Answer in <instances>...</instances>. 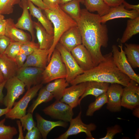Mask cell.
<instances>
[{"label":"cell","mask_w":139,"mask_h":139,"mask_svg":"<svg viewBox=\"0 0 139 139\" xmlns=\"http://www.w3.org/2000/svg\"><path fill=\"white\" fill-rule=\"evenodd\" d=\"M75 21L81 34L82 44L89 52L95 67L105 59L101 48L108 46L107 27L101 23L100 16L98 14L90 12L86 8L81 9L80 15Z\"/></svg>","instance_id":"obj_1"},{"label":"cell","mask_w":139,"mask_h":139,"mask_svg":"<svg viewBox=\"0 0 139 139\" xmlns=\"http://www.w3.org/2000/svg\"><path fill=\"white\" fill-rule=\"evenodd\" d=\"M105 59L97 66L84 71L77 76L70 84L72 85L91 81L116 83L124 87L129 83L131 79L121 72L114 62L112 52L104 55Z\"/></svg>","instance_id":"obj_2"},{"label":"cell","mask_w":139,"mask_h":139,"mask_svg":"<svg viewBox=\"0 0 139 139\" xmlns=\"http://www.w3.org/2000/svg\"><path fill=\"white\" fill-rule=\"evenodd\" d=\"M46 15L54 25V40L53 45L49 50L48 62L62 34L69 29L77 26L75 20L64 12L59 5L44 10Z\"/></svg>","instance_id":"obj_3"},{"label":"cell","mask_w":139,"mask_h":139,"mask_svg":"<svg viewBox=\"0 0 139 139\" xmlns=\"http://www.w3.org/2000/svg\"><path fill=\"white\" fill-rule=\"evenodd\" d=\"M48 63L42 73L41 83H48L58 79H65V66L60 53L56 48L54 50Z\"/></svg>","instance_id":"obj_4"},{"label":"cell","mask_w":139,"mask_h":139,"mask_svg":"<svg viewBox=\"0 0 139 139\" xmlns=\"http://www.w3.org/2000/svg\"><path fill=\"white\" fill-rule=\"evenodd\" d=\"M42 85V84L40 83L28 89L23 96L18 101L15 103L13 107L6 114L5 118L12 120L20 119L25 115L29 102L36 96Z\"/></svg>","instance_id":"obj_5"},{"label":"cell","mask_w":139,"mask_h":139,"mask_svg":"<svg viewBox=\"0 0 139 139\" xmlns=\"http://www.w3.org/2000/svg\"><path fill=\"white\" fill-rule=\"evenodd\" d=\"M25 84L16 76L7 80L4 87L7 92L3 101L6 107L10 109L12 108L15 100L25 91Z\"/></svg>","instance_id":"obj_6"},{"label":"cell","mask_w":139,"mask_h":139,"mask_svg":"<svg viewBox=\"0 0 139 139\" xmlns=\"http://www.w3.org/2000/svg\"><path fill=\"white\" fill-rule=\"evenodd\" d=\"M81 114L82 111L81 110L78 115L75 118H72L70 121V126L67 130L56 138L67 139L71 135L84 132L86 134L87 138L94 139L91 132L95 130L96 125L93 123L88 124L84 123L81 119Z\"/></svg>","instance_id":"obj_7"},{"label":"cell","mask_w":139,"mask_h":139,"mask_svg":"<svg viewBox=\"0 0 139 139\" xmlns=\"http://www.w3.org/2000/svg\"><path fill=\"white\" fill-rule=\"evenodd\" d=\"M118 46L120 51L116 45H113L112 47V57L115 64L121 72L139 84V75L135 72L128 62L123 49L122 44Z\"/></svg>","instance_id":"obj_8"},{"label":"cell","mask_w":139,"mask_h":139,"mask_svg":"<svg viewBox=\"0 0 139 139\" xmlns=\"http://www.w3.org/2000/svg\"><path fill=\"white\" fill-rule=\"evenodd\" d=\"M55 48L60 53L62 60L65 66L66 72V80L70 83L77 76L83 73L84 71L77 64L71 52L59 42L56 45Z\"/></svg>","instance_id":"obj_9"},{"label":"cell","mask_w":139,"mask_h":139,"mask_svg":"<svg viewBox=\"0 0 139 139\" xmlns=\"http://www.w3.org/2000/svg\"><path fill=\"white\" fill-rule=\"evenodd\" d=\"M73 109L60 100H56L44 109L43 111L53 118L68 122H70L73 118L74 115Z\"/></svg>","instance_id":"obj_10"},{"label":"cell","mask_w":139,"mask_h":139,"mask_svg":"<svg viewBox=\"0 0 139 139\" xmlns=\"http://www.w3.org/2000/svg\"><path fill=\"white\" fill-rule=\"evenodd\" d=\"M44 69L32 66L22 67L19 68L16 76L25 84L27 89L40 83Z\"/></svg>","instance_id":"obj_11"},{"label":"cell","mask_w":139,"mask_h":139,"mask_svg":"<svg viewBox=\"0 0 139 139\" xmlns=\"http://www.w3.org/2000/svg\"><path fill=\"white\" fill-rule=\"evenodd\" d=\"M121 106L131 110L139 106L138 83L131 80L123 88L121 98Z\"/></svg>","instance_id":"obj_12"},{"label":"cell","mask_w":139,"mask_h":139,"mask_svg":"<svg viewBox=\"0 0 139 139\" xmlns=\"http://www.w3.org/2000/svg\"><path fill=\"white\" fill-rule=\"evenodd\" d=\"M122 86L118 83H111L106 92L108 97L107 108L111 112H118L121 110V98L123 90Z\"/></svg>","instance_id":"obj_13"},{"label":"cell","mask_w":139,"mask_h":139,"mask_svg":"<svg viewBox=\"0 0 139 139\" xmlns=\"http://www.w3.org/2000/svg\"><path fill=\"white\" fill-rule=\"evenodd\" d=\"M87 84V82L72 85L66 88L60 100L68 104L73 108L80 104L79 98L83 94Z\"/></svg>","instance_id":"obj_14"},{"label":"cell","mask_w":139,"mask_h":139,"mask_svg":"<svg viewBox=\"0 0 139 139\" xmlns=\"http://www.w3.org/2000/svg\"><path fill=\"white\" fill-rule=\"evenodd\" d=\"M71 53L77 64L84 71L94 67L90 54L82 44L74 48Z\"/></svg>","instance_id":"obj_15"},{"label":"cell","mask_w":139,"mask_h":139,"mask_svg":"<svg viewBox=\"0 0 139 139\" xmlns=\"http://www.w3.org/2000/svg\"><path fill=\"white\" fill-rule=\"evenodd\" d=\"M58 42L70 52L74 48L82 44L81 34L77 25L65 32L61 36Z\"/></svg>","instance_id":"obj_16"},{"label":"cell","mask_w":139,"mask_h":139,"mask_svg":"<svg viewBox=\"0 0 139 139\" xmlns=\"http://www.w3.org/2000/svg\"><path fill=\"white\" fill-rule=\"evenodd\" d=\"M139 17V12L136 10H129L125 8L122 4L119 5L110 7L109 12L100 16L102 23L105 24L107 21L119 18L134 19Z\"/></svg>","instance_id":"obj_17"},{"label":"cell","mask_w":139,"mask_h":139,"mask_svg":"<svg viewBox=\"0 0 139 139\" xmlns=\"http://www.w3.org/2000/svg\"><path fill=\"white\" fill-rule=\"evenodd\" d=\"M20 5L23 9V12L21 17L15 24L18 28L26 30L31 35L32 41H34L35 37L33 30V22L32 20L29 12L27 0H22L20 3Z\"/></svg>","instance_id":"obj_18"},{"label":"cell","mask_w":139,"mask_h":139,"mask_svg":"<svg viewBox=\"0 0 139 139\" xmlns=\"http://www.w3.org/2000/svg\"><path fill=\"white\" fill-rule=\"evenodd\" d=\"M49 53V50L36 49L27 56L22 67H35L44 69L48 63Z\"/></svg>","instance_id":"obj_19"},{"label":"cell","mask_w":139,"mask_h":139,"mask_svg":"<svg viewBox=\"0 0 139 139\" xmlns=\"http://www.w3.org/2000/svg\"><path fill=\"white\" fill-rule=\"evenodd\" d=\"M6 20L5 35L9 38L11 41L24 43L30 41V37L27 33L15 26L13 19L9 18Z\"/></svg>","instance_id":"obj_20"},{"label":"cell","mask_w":139,"mask_h":139,"mask_svg":"<svg viewBox=\"0 0 139 139\" xmlns=\"http://www.w3.org/2000/svg\"><path fill=\"white\" fill-rule=\"evenodd\" d=\"M35 116L37 122V127L44 139L47 138L49 133L55 127L60 126L65 128L68 125L67 122L61 120L52 121L46 120L38 113L36 114Z\"/></svg>","instance_id":"obj_21"},{"label":"cell","mask_w":139,"mask_h":139,"mask_svg":"<svg viewBox=\"0 0 139 139\" xmlns=\"http://www.w3.org/2000/svg\"><path fill=\"white\" fill-rule=\"evenodd\" d=\"M33 25L36 31L39 48L49 50L53 43L54 34L48 33L39 22H33Z\"/></svg>","instance_id":"obj_22"},{"label":"cell","mask_w":139,"mask_h":139,"mask_svg":"<svg viewBox=\"0 0 139 139\" xmlns=\"http://www.w3.org/2000/svg\"><path fill=\"white\" fill-rule=\"evenodd\" d=\"M19 68L14 60L4 54H0V70L5 80L16 76Z\"/></svg>","instance_id":"obj_23"},{"label":"cell","mask_w":139,"mask_h":139,"mask_svg":"<svg viewBox=\"0 0 139 139\" xmlns=\"http://www.w3.org/2000/svg\"><path fill=\"white\" fill-rule=\"evenodd\" d=\"M109 86V83L91 81L87 82L86 86L85 91L80 98V103L81 100L87 95H91L96 98L100 95L106 92Z\"/></svg>","instance_id":"obj_24"},{"label":"cell","mask_w":139,"mask_h":139,"mask_svg":"<svg viewBox=\"0 0 139 139\" xmlns=\"http://www.w3.org/2000/svg\"><path fill=\"white\" fill-rule=\"evenodd\" d=\"M29 10L30 14L36 18L39 22L49 33L54 34V28L52 23L42 13L41 9L36 7L30 1H27Z\"/></svg>","instance_id":"obj_25"},{"label":"cell","mask_w":139,"mask_h":139,"mask_svg":"<svg viewBox=\"0 0 139 139\" xmlns=\"http://www.w3.org/2000/svg\"><path fill=\"white\" fill-rule=\"evenodd\" d=\"M69 85L65 78L56 79L49 82L45 87L46 89L51 93L56 100H60L62 98L67 87Z\"/></svg>","instance_id":"obj_26"},{"label":"cell","mask_w":139,"mask_h":139,"mask_svg":"<svg viewBox=\"0 0 139 139\" xmlns=\"http://www.w3.org/2000/svg\"><path fill=\"white\" fill-rule=\"evenodd\" d=\"M83 4L88 11L97 12L100 16L107 14L110 8L103 0H84Z\"/></svg>","instance_id":"obj_27"},{"label":"cell","mask_w":139,"mask_h":139,"mask_svg":"<svg viewBox=\"0 0 139 139\" xmlns=\"http://www.w3.org/2000/svg\"><path fill=\"white\" fill-rule=\"evenodd\" d=\"M124 53L127 59L132 68L139 67V45L125 43Z\"/></svg>","instance_id":"obj_28"},{"label":"cell","mask_w":139,"mask_h":139,"mask_svg":"<svg viewBox=\"0 0 139 139\" xmlns=\"http://www.w3.org/2000/svg\"><path fill=\"white\" fill-rule=\"evenodd\" d=\"M139 33V17L127 20L126 28L120 39L121 44L125 43L133 36Z\"/></svg>","instance_id":"obj_29"},{"label":"cell","mask_w":139,"mask_h":139,"mask_svg":"<svg viewBox=\"0 0 139 139\" xmlns=\"http://www.w3.org/2000/svg\"><path fill=\"white\" fill-rule=\"evenodd\" d=\"M79 0H73L59 5L60 8L75 21L79 17L81 9Z\"/></svg>","instance_id":"obj_30"},{"label":"cell","mask_w":139,"mask_h":139,"mask_svg":"<svg viewBox=\"0 0 139 139\" xmlns=\"http://www.w3.org/2000/svg\"><path fill=\"white\" fill-rule=\"evenodd\" d=\"M54 98L52 94L47 90L45 87L40 90L38 97L29 107L28 112L33 114L37 107L40 104L51 100Z\"/></svg>","instance_id":"obj_31"},{"label":"cell","mask_w":139,"mask_h":139,"mask_svg":"<svg viewBox=\"0 0 139 139\" xmlns=\"http://www.w3.org/2000/svg\"><path fill=\"white\" fill-rule=\"evenodd\" d=\"M107 102V93L105 92L100 95L96 98L94 102L89 104L86 113V116H93L96 111L100 109Z\"/></svg>","instance_id":"obj_32"},{"label":"cell","mask_w":139,"mask_h":139,"mask_svg":"<svg viewBox=\"0 0 139 139\" xmlns=\"http://www.w3.org/2000/svg\"><path fill=\"white\" fill-rule=\"evenodd\" d=\"M6 120L4 118L0 121V139H12L18 132L15 127L4 125Z\"/></svg>","instance_id":"obj_33"},{"label":"cell","mask_w":139,"mask_h":139,"mask_svg":"<svg viewBox=\"0 0 139 139\" xmlns=\"http://www.w3.org/2000/svg\"><path fill=\"white\" fill-rule=\"evenodd\" d=\"M23 43L11 41L4 54L14 60L15 57L20 52L21 46Z\"/></svg>","instance_id":"obj_34"},{"label":"cell","mask_w":139,"mask_h":139,"mask_svg":"<svg viewBox=\"0 0 139 139\" xmlns=\"http://www.w3.org/2000/svg\"><path fill=\"white\" fill-rule=\"evenodd\" d=\"M20 3V0H0V13L2 14L12 13L14 5Z\"/></svg>","instance_id":"obj_35"},{"label":"cell","mask_w":139,"mask_h":139,"mask_svg":"<svg viewBox=\"0 0 139 139\" xmlns=\"http://www.w3.org/2000/svg\"><path fill=\"white\" fill-rule=\"evenodd\" d=\"M20 119L24 131H29L36 126V123L33 120L32 113L28 112Z\"/></svg>","instance_id":"obj_36"},{"label":"cell","mask_w":139,"mask_h":139,"mask_svg":"<svg viewBox=\"0 0 139 139\" xmlns=\"http://www.w3.org/2000/svg\"><path fill=\"white\" fill-rule=\"evenodd\" d=\"M38 48L39 45L38 43H36L34 41H29L22 44L20 52L28 56Z\"/></svg>","instance_id":"obj_37"},{"label":"cell","mask_w":139,"mask_h":139,"mask_svg":"<svg viewBox=\"0 0 139 139\" xmlns=\"http://www.w3.org/2000/svg\"><path fill=\"white\" fill-rule=\"evenodd\" d=\"M122 129L118 125L107 128V133L105 136L100 139H112L116 134L121 132Z\"/></svg>","instance_id":"obj_38"},{"label":"cell","mask_w":139,"mask_h":139,"mask_svg":"<svg viewBox=\"0 0 139 139\" xmlns=\"http://www.w3.org/2000/svg\"><path fill=\"white\" fill-rule=\"evenodd\" d=\"M41 133L37 127L36 126L28 131L25 136V139H39L41 137Z\"/></svg>","instance_id":"obj_39"},{"label":"cell","mask_w":139,"mask_h":139,"mask_svg":"<svg viewBox=\"0 0 139 139\" xmlns=\"http://www.w3.org/2000/svg\"><path fill=\"white\" fill-rule=\"evenodd\" d=\"M11 41L10 39L5 35L0 36V54L4 53Z\"/></svg>","instance_id":"obj_40"},{"label":"cell","mask_w":139,"mask_h":139,"mask_svg":"<svg viewBox=\"0 0 139 139\" xmlns=\"http://www.w3.org/2000/svg\"><path fill=\"white\" fill-rule=\"evenodd\" d=\"M27 57V56L24 54L20 52L17 55L14 61L19 68L23 66Z\"/></svg>","instance_id":"obj_41"},{"label":"cell","mask_w":139,"mask_h":139,"mask_svg":"<svg viewBox=\"0 0 139 139\" xmlns=\"http://www.w3.org/2000/svg\"><path fill=\"white\" fill-rule=\"evenodd\" d=\"M60 0H42L48 8H51L59 5Z\"/></svg>","instance_id":"obj_42"},{"label":"cell","mask_w":139,"mask_h":139,"mask_svg":"<svg viewBox=\"0 0 139 139\" xmlns=\"http://www.w3.org/2000/svg\"><path fill=\"white\" fill-rule=\"evenodd\" d=\"M110 7L116 6L122 4L125 0H103Z\"/></svg>","instance_id":"obj_43"},{"label":"cell","mask_w":139,"mask_h":139,"mask_svg":"<svg viewBox=\"0 0 139 139\" xmlns=\"http://www.w3.org/2000/svg\"><path fill=\"white\" fill-rule=\"evenodd\" d=\"M30 1L41 10H44L48 8L43 1L42 0H27Z\"/></svg>","instance_id":"obj_44"},{"label":"cell","mask_w":139,"mask_h":139,"mask_svg":"<svg viewBox=\"0 0 139 139\" xmlns=\"http://www.w3.org/2000/svg\"><path fill=\"white\" fill-rule=\"evenodd\" d=\"M126 9H132L136 10L139 12V5H132L124 1L122 3Z\"/></svg>","instance_id":"obj_45"},{"label":"cell","mask_w":139,"mask_h":139,"mask_svg":"<svg viewBox=\"0 0 139 139\" xmlns=\"http://www.w3.org/2000/svg\"><path fill=\"white\" fill-rule=\"evenodd\" d=\"M6 27V20L0 23V36L5 35Z\"/></svg>","instance_id":"obj_46"},{"label":"cell","mask_w":139,"mask_h":139,"mask_svg":"<svg viewBox=\"0 0 139 139\" xmlns=\"http://www.w3.org/2000/svg\"><path fill=\"white\" fill-rule=\"evenodd\" d=\"M17 124L19 132L18 139H24L22 131V127L21 125L20 120H18L16 122Z\"/></svg>","instance_id":"obj_47"},{"label":"cell","mask_w":139,"mask_h":139,"mask_svg":"<svg viewBox=\"0 0 139 139\" xmlns=\"http://www.w3.org/2000/svg\"><path fill=\"white\" fill-rule=\"evenodd\" d=\"M7 80H5L3 82L0 84V103L3 104L4 96L3 91Z\"/></svg>","instance_id":"obj_48"},{"label":"cell","mask_w":139,"mask_h":139,"mask_svg":"<svg viewBox=\"0 0 139 139\" xmlns=\"http://www.w3.org/2000/svg\"><path fill=\"white\" fill-rule=\"evenodd\" d=\"M133 110V115L137 117H139V106L134 108Z\"/></svg>","instance_id":"obj_49"},{"label":"cell","mask_w":139,"mask_h":139,"mask_svg":"<svg viewBox=\"0 0 139 139\" xmlns=\"http://www.w3.org/2000/svg\"><path fill=\"white\" fill-rule=\"evenodd\" d=\"M10 109L7 107L3 109L0 108V117L5 115Z\"/></svg>","instance_id":"obj_50"},{"label":"cell","mask_w":139,"mask_h":139,"mask_svg":"<svg viewBox=\"0 0 139 139\" xmlns=\"http://www.w3.org/2000/svg\"><path fill=\"white\" fill-rule=\"evenodd\" d=\"M73 0H60V4H63ZM80 2L83 4L84 0H79Z\"/></svg>","instance_id":"obj_51"},{"label":"cell","mask_w":139,"mask_h":139,"mask_svg":"<svg viewBox=\"0 0 139 139\" xmlns=\"http://www.w3.org/2000/svg\"><path fill=\"white\" fill-rule=\"evenodd\" d=\"M5 80L4 76L0 70V84Z\"/></svg>","instance_id":"obj_52"},{"label":"cell","mask_w":139,"mask_h":139,"mask_svg":"<svg viewBox=\"0 0 139 139\" xmlns=\"http://www.w3.org/2000/svg\"><path fill=\"white\" fill-rule=\"evenodd\" d=\"M5 19L4 16L3 14L0 13V23L2 22Z\"/></svg>","instance_id":"obj_53"}]
</instances>
